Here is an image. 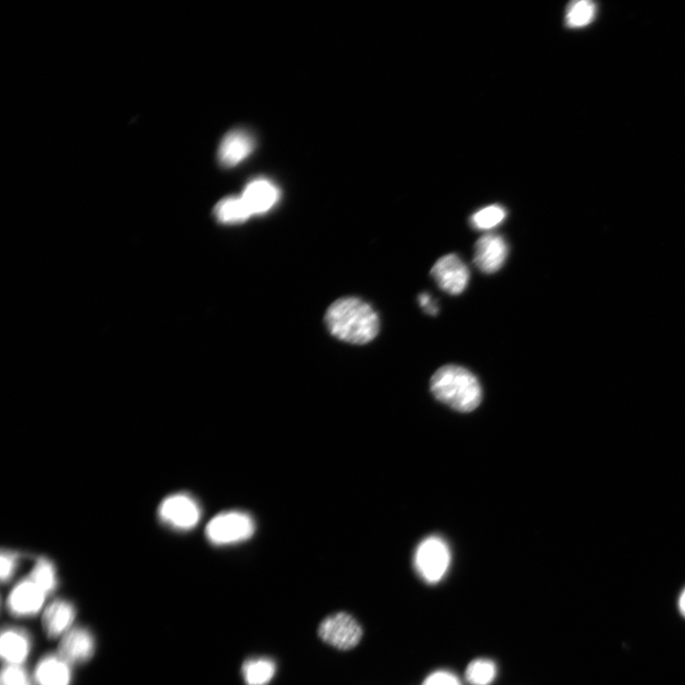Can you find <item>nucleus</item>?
<instances>
[{
  "label": "nucleus",
  "mask_w": 685,
  "mask_h": 685,
  "mask_svg": "<svg viewBox=\"0 0 685 685\" xmlns=\"http://www.w3.org/2000/svg\"><path fill=\"white\" fill-rule=\"evenodd\" d=\"M325 321L331 335L350 344H367L380 330L378 313L368 303L353 297L341 298L331 305Z\"/></svg>",
  "instance_id": "1"
},
{
  "label": "nucleus",
  "mask_w": 685,
  "mask_h": 685,
  "mask_svg": "<svg viewBox=\"0 0 685 685\" xmlns=\"http://www.w3.org/2000/svg\"><path fill=\"white\" fill-rule=\"evenodd\" d=\"M431 390L438 401L459 412L473 411L483 398L482 387L475 375L456 365L440 368L431 378Z\"/></svg>",
  "instance_id": "2"
},
{
  "label": "nucleus",
  "mask_w": 685,
  "mask_h": 685,
  "mask_svg": "<svg viewBox=\"0 0 685 685\" xmlns=\"http://www.w3.org/2000/svg\"><path fill=\"white\" fill-rule=\"evenodd\" d=\"M450 565L451 551L443 539L437 536L429 537L416 549L415 569L418 576L430 585H435L443 579Z\"/></svg>",
  "instance_id": "3"
},
{
  "label": "nucleus",
  "mask_w": 685,
  "mask_h": 685,
  "mask_svg": "<svg viewBox=\"0 0 685 685\" xmlns=\"http://www.w3.org/2000/svg\"><path fill=\"white\" fill-rule=\"evenodd\" d=\"M255 532L254 519L245 513L228 512L208 524L206 536L215 545H230L249 540Z\"/></svg>",
  "instance_id": "4"
},
{
  "label": "nucleus",
  "mask_w": 685,
  "mask_h": 685,
  "mask_svg": "<svg viewBox=\"0 0 685 685\" xmlns=\"http://www.w3.org/2000/svg\"><path fill=\"white\" fill-rule=\"evenodd\" d=\"M319 636L327 644L348 650L360 643L363 630L355 618L341 612L325 618L319 628Z\"/></svg>",
  "instance_id": "5"
},
{
  "label": "nucleus",
  "mask_w": 685,
  "mask_h": 685,
  "mask_svg": "<svg viewBox=\"0 0 685 685\" xmlns=\"http://www.w3.org/2000/svg\"><path fill=\"white\" fill-rule=\"evenodd\" d=\"M160 517L168 525L188 532L201 521L202 508L197 501L188 494H173L161 503Z\"/></svg>",
  "instance_id": "6"
},
{
  "label": "nucleus",
  "mask_w": 685,
  "mask_h": 685,
  "mask_svg": "<svg viewBox=\"0 0 685 685\" xmlns=\"http://www.w3.org/2000/svg\"><path fill=\"white\" fill-rule=\"evenodd\" d=\"M431 275L440 289L451 296L465 291L471 278L467 265L454 254L441 257L434 264Z\"/></svg>",
  "instance_id": "7"
},
{
  "label": "nucleus",
  "mask_w": 685,
  "mask_h": 685,
  "mask_svg": "<svg viewBox=\"0 0 685 685\" xmlns=\"http://www.w3.org/2000/svg\"><path fill=\"white\" fill-rule=\"evenodd\" d=\"M508 245L504 238L498 234L482 236L475 245L474 263L483 274L498 272L508 256Z\"/></svg>",
  "instance_id": "8"
},
{
  "label": "nucleus",
  "mask_w": 685,
  "mask_h": 685,
  "mask_svg": "<svg viewBox=\"0 0 685 685\" xmlns=\"http://www.w3.org/2000/svg\"><path fill=\"white\" fill-rule=\"evenodd\" d=\"M255 148L251 132L236 129L228 132L218 149V161L225 168H233L247 160Z\"/></svg>",
  "instance_id": "9"
},
{
  "label": "nucleus",
  "mask_w": 685,
  "mask_h": 685,
  "mask_svg": "<svg viewBox=\"0 0 685 685\" xmlns=\"http://www.w3.org/2000/svg\"><path fill=\"white\" fill-rule=\"evenodd\" d=\"M95 648V639L89 631L75 628L63 636L58 656L69 665L82 664L93 657Z\"/></svg>",
  "instance_id": "10"
},
{
  "label": "nucleus",
  "mask_w": 685,
  "mask_h": 685,
  "mask_svg": "<svg viewBox=\"0 0 685 685\" xmlns=\"http://www.w3.org/2000/svg\"><path fill=\"white\" fill-rule=\"evenodd\" d=\"M47 596V593L28 578L20 582L12 590L8 598L9 610L17 617L36 615L42 608Z\"/></svg>",
  "instance_id": "11"
},
{
  "label": "nucleus",
  "mask_w": 685,
  "mask_h": 685,
  "mask_svg": "<svg viewBox=\"0 0 685 685\" xmlns=\"http://www.w3.org/2000/svg\"><path fill=\"white\" fill-rule=\"evenodd\" d=\"M253 215L268 213L278 202L280 191L267 179L251 182L241 195Z\"/></svg>",
  "instance_id": "12"
},
{
  "label": "nucleus",
  "mask_w": 685,
  "mask_h": 685,
  "mask_svg": "<svg viewBox=\"0 0 685 685\" xmlns=\"http://www.w3.org/2000/svg\"><path fill=\"white\" fill-rule=\"evenodd\" d=\"M76 618V609L72 604L57 600L44 611L42 627L51 638H56L69 632Z\"/></svg>",
  "instance_id": "13"
},
{
  "label": "nucleus",
  "mask_w": 685,
  "mask_h": 685,
  "mask_svg": "<svg viewBox=\"0 0 685 685\" xmlns=\"http://www.w3.org/2000/svg\"><path fill=\"white\" fill-rule=\"evenodd\" d=\"M31 649V639L27 632L18 628H8L0 639V653L8 665L20 666Z\"/></svg>",
  "instance_id": "14"
},
{
  "label": "nucleus",
  "mask_w": 685,
  "mask_h": 685,
  "mask_svg": "<svg viewBox=\"0 0 685 685\" xmlns=\"http://www.w3.org/2000/svg\"><path fill=\"white\" fill-rule=\"evenodd\" d=\"M37 685H70V665L58 655L43 658L35 671Z\"/></svg>",
  "instance_id": "15"
},
{
  "label": "nucleus",
  "mask_w": 685,
  "mask_h": 685,
  "mask_svg": "<svg viewBox=\"0 0 685 685\" xmlns=\"http://www.w3.org/2000/svg\"><path fill=\"white\" fill-rule=\"evenodd\" d=\"M220 223L235 225L246 223L253 216L241 196H229L220 201L213 211Z\"/></svg>",
  "instance_id": "16"
},
{
  "label": "nucleus",
  "mask_w": 685,
  "mask_h": 685,
  "mask_svg": "<svg viewBox=\"0 0 685 685\" xmlns=\"http://www.w3.org/2000/svg\"><path fill=\"white\" fill-rule=\"evenodd\" d=\"M276 672L275 662L269 658H252L242 667L243 678L247 685H267Z\"/></svg>",
  "instance_id": "17"
},
{
  "label": "nucleus",
  "mask_w": 685,
  "mask_h": 685,
  "mask_svg": "<svg viewBox=\"0 0 685 685\" xmlns=\"http://www.w3.org/2000/svg\"><path fill=\"white\" fill-rule=\"evenodd\" d=\"M597 11H598V7L589 0L573 2L569 5L566 13V25L571 29L584 28L592 24L597 16Z\"/></svg>",
  "instance_id": "18"
},
{
  "label": "nucleus",
  "mask_w": 685,
  "mask_h": 685,
  "mask_svg": "<svg viewBox=\"0 0 685 685\" xmlns=\"http://www.w3.org/2000/svg\"><path fill=\"white\" fill-rule=\"evenodd\" d=\"M497 676V667L488 659H478L471 662L466 671V679L472 685H491Z\"/></svg>",
  "instance_id": "19"
},
{
  "label": "nucleus",
  "mask_w": 685,
  "mask_h": 685,
  "mask_svg": "<svg viewBox=\"0 0 685 685\" xmlns=\"http://www.w3.org/2000/svg\"><path fill=\"white\" fill-rule=\"evenodd\" d=\"M29 579L47 595L57 587V572L52 562L48 559H39L34 566Z\"/></svg>",
  "instance_id": "20"
},
{
  "label": "nucleus",
  "mask_w": 685,
  "mask_h": 685,
  "mask_svg": "<svg viewBox=\"0 0 685 685\" xmlns=\"http://www.w3.org/2000/svg\"><path fill=\"white\" fill-rule=\"evenodd\" d=\"M506 217V211L499 205L485 207L475 213L471 219L472 225L477 230H491L501 223Z\"/></svg>",
  "instance_id": "21"
},
{
  "label": "nucleus",
  "mask_w": 685,
  "mask_h": 685,
  "mask_svg": "<svg viewBox=\"0 0 685 685\" xmlns=\"http://www.w3.org/2000/svg\"><path fill=\"white\" fill-rule=\"evenodd\" d=\"M0 685H32V681L24 668L7 665L2 672Z\"/></svg>",
  "instance_id": "22"
},
{
  "label": "nucleus",
  "mask_w": 685,
  "mask_h": 685,
  "mask_svg": "<svg viewBox=\"0 0 685 685\" xmlns=\"http://www.w3.org/2000/svg\"><path fill=\"white\" fill-rule=\"evenodd\" d=\"M423 685H462V683L453 673L440 670L431 674Z\"/></svg>",
  "instance_id": "23"
},
{
  "label": "nucleus",
  "mask_w": 685,
  "mask_h": 685,
  "mask_svg": "<svg viewBox=\"0 0 685 685\" xmlns=\"http://www.w3.org/2000/svg\"><path fill=\"white\" fill-rule=\"evenodd\" d=\"M16 555L10 551L3 552L2 555V580L7 582L13 576L16 566Z\"/></svg>",
  "instance_id": "24"
},
{
  "label": "nucleus",
  "mask_w": 685,
  "mask_h": 685,
  "mask_svg": "<svg viewBox=\"0 0 685 685\" xmlns=\"http://www.w3.org/2000/svg\"><path fill=\"white\" fill-rule=\"evenodd\" d=\"M419 303L424 308L425 313L431 316H436L438 314V306L431 301V296L428 294H423L419 296Z\"/></svg>",
  "instance_id": "25"
},
{
  "label": "nucleus",
  "mask_w": 685,
  "mask_h": 685,
  "mask_svg": "<svg viewBox=\"0 0 685 685\" xmlns=\"http://www.w3.org/2000/svg\"><path fill=\"white\" fill-rule=\"evenodd\" d=\"M679 608L680 613L685 617V588L680 596Z\"/></svg>",
  "instance_id": "26"
}]
</instances>
